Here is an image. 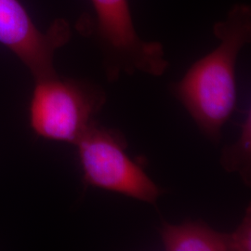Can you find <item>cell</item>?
<instances>
[{"instance_id": "6da1fadb", "label": "cell", "mask_w": 251, "mask_h": 251, "mask_svg": "<svg viewBox=\"0 0 251 251\" xmlns=\"http://www.w3.org/2000/svg\"><path fill=\"white\" fill-rule=\"evenodd\" d=\"M213 33L219 45L194 63L180 80L172 83L171 90L201 133L219 144L236 107V62L251 42V6L235 4L215 24Z\"/></svg>"}, {"instance_id": "7a4b0ae2", "label": "cell", "mask_w": 251, "mask_h": 251, "mask_svg": "<svg viewBox=\"0 0 251 251\" xmlns=\"http://www.w3.org/2000/svg\"><path fill=\"white\" fill-rule=\"evenodd\" d=\"M35 82L29 105L33 131L46 140L75 145L96 123L107 100L105 90L58 74Z\"/></svg>"}, {"instance_id": "3957f363", "label": "cell", "mask_w": 251, "mask_h": 251, "mask_svg": "<svg viewBox=\"0 0 251 251\" xmlns=\"http://www.w3.org/2000/svg\"><path fill=\"white\" fill-rule=\"evenodd\" d=\"M87 186L117 193L156 206L166 190L126 152L125 135L97 122L75 145Z\"/></svg>"}, {"instance_id": "277c9868", "label": "cell", "mask_w": 251, "mask_h": 251, "mask_svg": "<svg viewBox=\"0 0 251 251\" xmlns=\"http://www.w3.org/2000/svg\"><path fill=\"white\" fill-rule=\"evenodd\" d=\"M97 25L95 36L102 55L105 77L117 82L122 75L143 73L161 76L170 63L164 47L138 35L128 0H91Z\"/></svg>"}, {"instance_id": "5b68a950", "label": "cell", "mask_w": 251, "mask_h": 251, "mask_svg": "<svg viewBox=\"0 0 251 251\" xmlns=\"http://www.w3.org/2000/svg\"><path fill=\"white\" fill-rule=\"evenodd\" d=\"M71 35L70 25L63 19L56 20L43 33L19 0H0V43L25 64L35 80L57 74L54 55Z\"/></svg>"}, {"instance_id": "8992f818", "label": "cell", "mask_w": 251, "mask_h": 251, "mask_svg": "<svg viewBox=\"0 0 251 251\" xmlns=\"http://www.w3.org/2000/svg\"><path fill=\"white\" fill-rule=\"evenodd\" d=\"M159 233L167 251H233L230 233L217 231L202 221L164 223Z\"/></svg>"}, {"instance_id": "52a82bcc", "label": "cell", "mask_w": 251, "mask_h": 251, "mask_svg": "<svg viewBox=\"0 0 251 251\" xmlns=\"http://www.w3.org/2000/svg\"><path fill=\"white\" fill-rule=\"evenodd\" d=\"M222 168L228 173H236L244 184L251 186V111L247 110L238 138L225 146L220 156Z\"/></svg>"}, {"instance_id": "ba28073f", "label": "cell", "mask_w": 251, "mask_h": 251, "mask_svg": "<svg viewBox=\"0 0 251 251\" xmlns=\"http://www.w3.org/2000/svg\"><path fill=\"white\" fill-rule=\"evenodd\" d=\"M233 251H251V207L248 206L242 221L230 233Z\"/></svg>"}]
</instances>
